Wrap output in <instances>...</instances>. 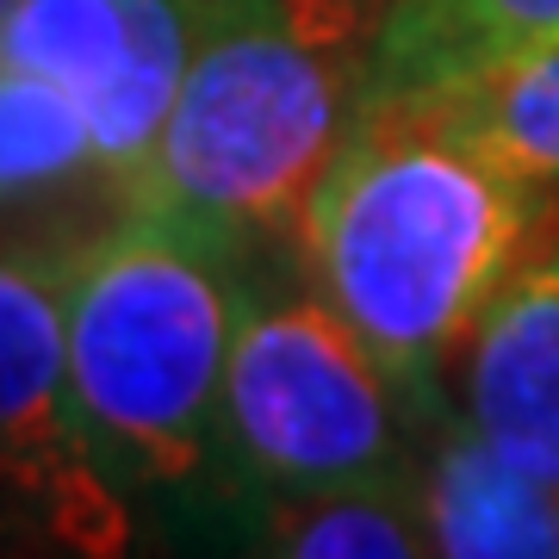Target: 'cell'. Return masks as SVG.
Listing matches in <instances>:
<instances>
[{"label":"cell","instance_id":"8992f818","mask_svg":"<svg viewBox=\"0 0 559 559\" xmlns=\"http://www.w3.org/2000/svg\"><path fill=\"white\" fill-rule=\"evenodd\" d=\"M205 25L212 7L200 0H20L0 25V62L69 87L94 124L100 168L131 193Z\"/></svg>","mask_w":559,"mask_h":559},{"label":"cell","instance_id":"9a60e30c","mask_svg":"<svg viewBox=\"0 0 559 559\" xmlns=\"http://www.w3.org/2000/svg\"><path fill=\"white\" fill-rule=\"evenodd\" d=\"M200 7H212V13H224V7H237V0H200Z\"/></svg>","mask_w":559,"mask_h":559},{"label":"cell","instance_id":"3957f363","mask_svg":"<svg viewBox=\"0 0 559 559\" xmlns=\"http://www.w3.org/2000/svg\"><path fill=\"white\" fill-rule=\"evenodd\" d=\"M249 255L131 205L62 261L69 385L119 485H187L218 460Z\"/></svg>","mask_w":559,"mask_h":559},{"label":"cell","instance_id":"4fadbf2b","mask_svg":"<svg viewBox=\"0 0 559 559\" xmlns=\"http://www.w3.org/2000/svg\"><path fill=\"white\" fill-rule=\"evenodd\" d=\"M0 559H75L38 503L7 479V466H0Z\"/></svg>","mask_w":559,"mask_h":559},{"label":"cell","instance_id":"52a82bcc","mask_svg":"<svg viewBox=\"0 0 559 559\" xmlns=\"http://www.w3.org/2000/svg\"><path fill=\"white\" fill-rule=\"evenodd\" d=\"M454 417L510 466L559 485V224L479 311L448 367Z\"/></svg>","mask_w":559,"mask_h":559},{"label":"cell","instance_id":"8fae6325","mask_svg":"<svg viewBox=\"0 0 559 559\" xmlns=\"http://www.w3.org/2000/svg\"><path fill=\"white\" fill-rule=\"evenodd\" d=\"M249 559H436L411 479L280 503Z\"/></svg>","mask_w":559,"mask_h":559},{"label":"cell","instance_id":"5bb4252c","mask_svg":"<svg viewBox=\"0 0 559 559\" xmlns=\"http://www.w3.org/2000/svg\"><path fill=\"white\" fill-rule=\"evenodd\" d=\"M360 7H373V13H380V25H385V13H392V0H360Z\"/></svg>","mask_w":559,"mask_h":559},{"label":"cell","instance_id":"7a4b0ae2","mask_svg":"<svg viewBox=\"0 0 559 559\" xmlns=\"http://www.w3.org/2000/svg\"><path fill=\"white\" fill-rule=\"evenodd\" d=\"M380 13L360 0H237L212 13L131 205L237 255H299L311 200L373 100Z\"/></svg>","mask_w":559,"mask_h":559},{"label":"cell","instance_id":"6da1fadb","mask_svg":"<svg viewBox=\"0 0 559 559\" xmlns=\"http://www.w3.org/2000/svg\"><path fill=\"white\" fill-rule=\"evenodd\" d=\"M554 224V180L491 156L436 94H373L311 200L299 267L411 411L441 417L460 342Z\"/></svg>","mask_w":559,"mask_h":559},{"label":"cell","instance_id":"2e32d148","mask_svg":"<svg viewBox=\"0 0 559 559\" xmlns=\"http://www.w3.org/2000/svg\"><path fill=\"white\" fill-rule=\"evenodd\" d=\"M13 7H20V0H0V25H7V13H13Z\"/></svg>","mask_w":559,"mask_h":559},{"label":"cell","instance_id":"5b68a950","mask_svg":"<svg viewBox=\"0 0 559 559\" xmlns=\"http://www.w3.org/2000/svg\"><path fill=\"white\" fill-rule=\"evenodd\" d=\"M0 466L75 559H131L124 485L81 429L69 385L62 261L0 249Z\"/></svg>","mask_w":559,"mask_h":559},{"label":"cell","instance_id":"ba28073f","mask_svg":"<svg viewBox=\"0 0 559 559\" xmlns=\"http://www.w3.org/2000/svg\"><path fill=\"white\" fill-rule=\"evenodd\" d=\"M436 559H559V485L522 473L454 411L411 466Z\"/></svg>","mask_w":559,"mask_h":559},{"label":"cell","instance_id":"30bf717a","mask_svg":"<svg viewBox=\"0 0 559 559\" xmlns=\"http://www.w3.org/2000/svg\"><path fill=\"white\" fill-rule=\"evenodd\" d=\"M535 50H559V0H392L373 94H436Z\"/></svg>","mask_w":559,"mask_h":559},{"label":"cell","instance_id":"277c9868","mask_svg":"<svg viewBox=\"0 0 559 559\" xmlns=\"http://www.w3.org/2000/svg\"><path fill=\"white\" fill-rule=\"evenodd\" d=\"M218 466L274 503L399 485L417 466V411L330 299L255 293L224 380Z\"/></svg>","mask_w":559,"mask_h":559},{"label":"cell","instance_id":"7c38bea8","mask_svg":"<svg viewBox=\"0 0 559 559\" xmlns=\"http://www.w3.org/2000/svg\"><path fill=\"white\" fill-rule=\"evenodd\" d=\"M448 119L522 175L559 180V50L498 62L473 81L436 87Z\"/></svg>","mask_w":559,"mask_h":559},{"label":"cell","instance_id":"9c48e42d","mask_svg":"<svg viewBox=\"0 0 559 559\" xmlns=\"http://www.w3.org/2000/svg\"><path fill=\"white\" fill-rule=\"evenodd\" d=\"M81 187H119L100 168L81 100L32 69L0 62V249L69 261L81 237L62 230V205Z\"/></svg>","mask_w":559,"mask_h":559}]
</instances>
